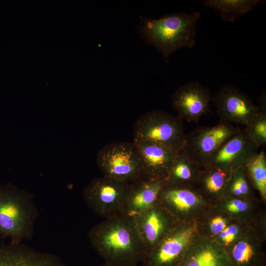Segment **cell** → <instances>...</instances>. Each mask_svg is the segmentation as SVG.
Returning <instances> with one entry per match:
<instances>
[{
	"label": "cell",
	"mask_w": 266,
	"mask_h": 266,
	"mask_svg": "<svg viewBox=\"0 0 266 266\" xmlns=\"http://www.w3.org/2000/svg\"><path fill=\"white\" fill-rule=\"evenodd\" d=\"M266 96L260 97L259 111L244 129L249 137L259 148L266 143Z\"/></svg>",
	"instance_id": "cell-23"
},
{
	"label": "cell",
	"mask_w": 266,
	"mask_h": 266,
	"mask_svg": "<svg viewBox=\"0 0 266 266\" xmlns=\"http://www.w3.org/2000/svg\"><path fill=\"white\" fill-rule=\"evenodd\" d=\"M158 203L178 222H186L188 215L197 212L206 203L204 197L193 186L168 184L163 187Z\"/></svg>",
	"instance_id": "cell-11"
},
{
	"label": "cell",
	"mask_w": 266,
	"mask_h": 266,
	"mask_svg": "<svg viewBox=\"0 0 266 266\" xmlns=\"http://www.w3.org/2000/svg\"><path fill=\"white\" fill-rule=\"evenodd\" d=\"M130 185L103 176L93 179L85 188L83 198L93 212L109 218L122 214Z\"/></svg>",
	"instance_id": "cell-6"
},
{
	"label": "cell",
	"mask_w": 266,
	"mask_h": 266,
	"mask_svg": "<svg viewBox=\"0 0 266 266\" xmlns=\"http://www.w3.org/2000/svg\"><path fill=\"white\" fill-rule=\"evenodd\" d=\"M240 130L221 121L213 126L199 127L186 134L179 149L203 166L219 147Z\"/></svg>",
	"instance_id": "cell-8"
},
{
	"label": "cell",
	"mask_w": 266,
	"mask_h": 266,
	"mask_svg": "<svg viewBox=\"0 0 266 266\" xmlns=\"http://www.w3.org/2000/svg\"><path fill=\"white\" fill-rule=\"evenodd\" d=\"M0 266H66L58 256L22 243H0Z\"/></svg>",
	"instance_id": "cell-17"
},
{
	"label": "cell",
	"mask_w": 266,
	"mask_h": 266,
	"mask_svg": "<svg viewBox=\"0 0 266 266\" xmlns=\"http://www.w3.org/2000/svg\"><path fill=\"white\" fill-rule=\"evenodd\" d=\"M88 239L105 266H138L146 252L132 218L123 214L92 228Z\"/></svg>",
	"instance_id": "cell-1"
},
{
	"label": "cell",
	"mask_w": 266,
	"mask_h": 266,
	"mask_svg": "<svg viewBox=\"0 0 266 266\" xmlns=\"http://www.w3.org/2000/svg\"><path fill=\"white\" fill-rule=\"evenodd\" d=\"M165 179H154L144 175L131 183L122 214L133 218L158 203Z\"/></svg>",
	"instance_id": "cell-15"
},
{
	"label": "cell",
	"mask_w": 266,
	"mask_h": 266,
	"mask_svg": "<svg viewBox=\"0 0 266 266\" xmlns=\"http://www.w3.org/2000/svg\"><path fill=\"white\" fill-rule=\"evenodd\" d=\"M133 139L157 142L176 150L182 146L186 135L181 119L157 110L139 117L133 124Z\"/></svg>",
	"instance_id": "cell-5"
},
{
	"label": "cell",
	"mask_w": 266,
	"mask_h": 266,
	"mask_svg": "<svg viewBox=\"0 0 266 266\" xmlns=\"http://www.w3.org/2000/svg\"><path fill=\"white\" fill-rule=\"evenodd\" d=\"M97 163L107 177L131 183L144 174L139 156L132 142L117 141L98 152Z\"/></svg>",
	"instance_id": "cell-4"
},
{
	"label": "cell",
	"mask_w": 266,
	"mask_h": 266,
	"mask_svg": "<svg viewBox=\"0 0 266 266\" xmlns=\"http://www.w3.org/2000/svg\"><path fill=\"white\" fill-rule=\"evenodd\" d=\"M260 0H206L205 7L218 11L224 22H233L240 16L245 15L257 5L264 3Z\"/></svg>",
	"instance_id": "cell-21"
},
{
	"label": "cell",
	"mask_w": 266,
	"mask_h": 266,
	"mask_svg": "<svg viewBox=\"0 0 266 266\" xmlns=\"http://www.w3.org/2000/svg\"><path fill=\"white\" fill-rule=\"evenodd\" d=\"M202 166L180 149L165 178L168 184L193 186L197 184Z\"/></svg>",
	"instance_id": "cell-19"
},
{
	"label": "cell",
	"mask_w": 266,
	"mask_h": 266,
	"mask_svg": "<svg viewBox=\"0 0 266 266\" xmlns=\"http://www.w3.org/2000/svg\"><path fill=\"white\" fill-rule=\"evenodd\" d=\"M198 230L195 222H179L146 256L142 266H179Z\"/></svg>",
	"instance_id": "cell-7"
},
{
	"label": "cell",
	"mask_w": 266,
	"mask_h": 266,
	"mask_svg": "<svg viewBox=\"0 0 266 266\" xmlns=\"http://www.w3.org/2000/svg\"><path fill=\"white\" fill-rule=\"evenodd\" d=\"M212 100L221 122L246 126L259 111V107L246 94L231 85L221 87Z\"/></svg>",
	"instance_id": "cell-9"
},
{
	"label": "cell",
	"mask_w": 266,
	"mask_h": 266,
	"mask_svg": "<svg viewBox=\"0 0 266 266\" xmlns=\"http://www.w3.org/2000/svg\"><path fill=\"white\" fill-rule=\"evenodd\" d=\"M103 266H105L103 265Z\"/></svg>",
	"instance_id": "cell-28"
},
{
	"label": "cell",
	"mask_w": 266,
	"mask_h": 266,
	"mask_svg": "<svg viewBox=\"0 0 266 266\" xmlns=\"http://www.w3.org/2000/svg\"><path fill=\"white\" fill-rule=\"evenodd\" d=\"M245 168L252 185L262 198H266V157L264 150L258 152L247 163Z\"/></svg>",
	"instance_id": "cell-22"
},
{
	"label": "cell",
	"mask_w": 266,
	"mask_h": 266,
	"mask_svg": "<svg viewBox=\"0 0 266 266\" xmlns=\"http://www.w3.org/2000/svg\"><path fill=\"white\" fill-rule=\"evenodd\" d=\"M251 185L245 166L240 167L231 172L224 196L246 198L251 194Z\"/></svg>",
	"instance_id": "cell-24"
},
{
	"label": "cell",
	"mask_w": 266,
	"mask_h": 266,
	"mask_svg": "<svg viewBox=\"0 0 266 266\" xmlns=\"http://www.w3.org/2000/svg\"><path fill=\"white\" fill-rule=\"evenodd\" d=\"M38 216L32 194L9 183L0 184V238L15 244L31 239Z\"/></svg>",
	"instance_id": "cell-3"
},
{
	"label": "cell",
	"mask_w": 266,
	"mask_h": 266,
	"mask_svg": "<svg viewBox=\"0 0 266 266\" xmlns=\"http://www.w3.org/2000/svg\"><path fill=\"white\" fill-rule=\"evenodd\" d=\"M143 167L144 174L154 179H165L177 150L157 142L133 139Z\"/></svg>",
	"instance_id": "cell-14"
},
{
	"label": "cell",
	"mask_w": 266,
	"mask_h": 266,
	"mask_svg": "<svg viewBox=\"0 0 266 266\" xmlns=\"http://www.w3.org/2000/svg\"><path fill=\"white\" fill-rule=\"evenodd\" d=\"M231 172L226 171L211 165L202 166L197 183L199 192L212 197L224 196L225 190Z\"/></svg>",
	"instance_id": "cell-20"
},
{
	"label": "cell",
	"mask_w": 266,
	"mask_h": 266,
	"mask_svg": "<svg viewBox=\"0 0 266 266\" xmlns=\"http://www.w3.org/2000/svg\"><path fill=\"white\" fill-rule=\"evenodd\" d=\"M226 250L232 266H257L260 263V245L251 233H245Z\"/></svg>",
	"instance_id": "cell-18"
},
{
	"label": "cell",
	"mask_w": 266,
	"mask_h": 266,
	"mask_svg": "<svg viewBox=\"0 0 266 266\" xmlns=\"http://www.w3.org/2000/svg\"><path fill=\"white\" fill-rule=\"evenodd\" d=\"M179 266H232L226 249L216 240L198 234Z\"/></svg>",
	"instance_id": "cell-16"
},
{
	"label": "cell",
	"mask_w": 266,
	"mask_h": 266,
	"mask_svg": "<svg viewBox=\"0 0 266 266\" xmlns=\"http://www.w3.org/2000/svg\"><path fill=\"white\" fill-rule=\"evenodd\" d=\"M226 197L224 203L225 211L231 214H237L247 211L249 203L246 198Z\"/></svg>",
	"instance_id": "cell-26"
},
{
	"label": "cell",
	"mask_w": 266,
	"mask_h": 266,
	"mask_svg": "<svg viewBox=\"0 0 266 266\" xmlns=\"http://www.w3.org/2000/svg\"><path fill=\"white\" fill-rule=\"evenodd\" d=\"M231 223L229 218L224 214H218L211 217L207 224L208 233L216 236L223 232Z\"/></svg>",
	"instance_id": "cell-27"
},
{
	"label": "cell",
	"mask_w": 266,
	"mask_h": 266,
	"mask_svg": "<svg viewBox=\"0 0 266 266\" xmlns=\"http://www.w3.org/2000/svg\"><path fill=\"white\" fill-rule=\"evenodd\" d=\"M200 16L198 11L169 14L158 19L141 18L140 36L154 46L168 63L169 56L183 47L192 48L196 43V23Z\"/></svg>",
	"instance_id": "cell-2"
},
{
	"label": "cell",
	"mask_w": 266,
	"mask_h": 266,
	"mask_svg": "<svg viewBox=\"0 0 266 266\" xmlns=\"http://www.w3.org/2000/svg\"><path fill=\"white\" fill-rule=\"evenodd\" d=\"M171 103L178 116L188 122L198 123L209 112L212 100L210 90L197 81L180 86L171 96Z\"/></svg>",
	"instance_id": "cell-13"
},
{
	"label": "cell",
	"mask_w": 266,
	"mask_h": 266,
	"mask_svg": "<svg viewBox=\"0 0 266 266\" xmlns=\"http://www.w3.org/2000/svg\"><path fill=\"white\" fill-rule=\"evenodd\" d=\"M258 148L244 130L240 129L219 147L206 165L231 172L245 166L250 159L258 152Z\"/></svg>",
	"instance_id": "cell-12"
},
{
	"label": "cell",
	"mask_w": 266,
	"mask_h": 266,
	"mask_svg": "<svg viewBox=\"0 0 266 266\" xmlns=\"http://www.w3.org/2000/svg\"><path fill=\"white\" fill-rule=\"evenodd\" d=\"M132 219L144 247L145 257L179 223L159 203Z\"/></svg>",
	"instance_id": "cell-10"
},
{
	"label": "cell",
	"mask_w": 266,
	"mask_h": 266,
	"mask_svg": "<svg viewBox=\"0 0 266 266\" xmlns=\"http://www.w3.org/2000/svg\"><path fill=\"white\" fill-rule=\"evenodd\" d=\"M245 233L244 229L240 224L231 223L223 232L216 236L215 239L226 249Z\"/></svg>",
	"instance_id": "cell-25"
}]
</instances>
